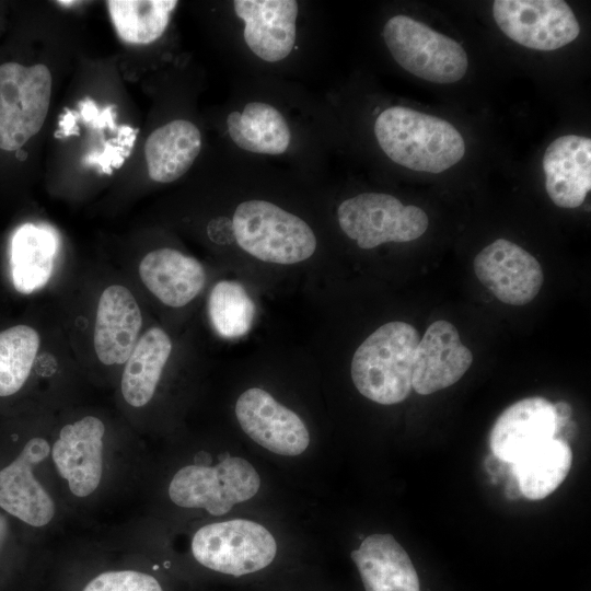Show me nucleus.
I'll list each match as a JSON object with an SVG mask.
<instances>
[{
  "label": "nucleus",
  "mask_w": 591,
  "mask_h": 591,
  "mask_svg": "<svg viewBox=\"0 0 591 591\" xmlns=\"http://www.w3.org/2000/svg\"><path fill=\"white\" fill-rule=\"evenodd\" d=\"M225 126L231 141L250 153L282 155L293 142L288 118L279 107L267 101H250L230 112Z\"/></svg>",
  "instance_id": "nucleus-20"
},
{
  "label": "nucleus",
  "mask_w": 591,
  "mask_h": 591,
  "mask_svg": "<svg viewBox=\"0 0 591 591\" xmlns=\"http://www.w3.org/2000/svg\"><path fill=\"white\" fill-rule=\"evenodd\" d=\"M231 227L237 245L263 262L297 264L316 250V236L311 227L268 200L250 199L239 204Z\"/></svg>",
  "instance_id": "nucleus-3"
},
{
  "label": "nucleus",
  "mask_w": 591,
  "mask_h": 591,
  "mask_svg": "<svg viewBox=\"0 0 591 591\" xmlns=\"http://www.w3.org/2000/svg\"><path fill=\"white\" fill-rule=\"evenodd\" d=\"M138 274L146 288L172 308L192 302L206 283L205 268L196 258L167 247L146 254Z\"/></svg>",
  "instance_id": "nucleus-19"
},
{
  "label": "nucleus",
  "mask_w": 591,
  "mask_h": 591,
  "mask_svg": "<svg viewBox=\"0 0 591 591\" xmlns=\"http://www.w3.org/2000/svg\"><path fill=\"white\" fill-rule=\"evenodd\" d=\"M259 486V475L248 461L227 456L213 466L189 464L179 468L170 482L169 497L178 507L223 515L234 505L253 498Z\"/></svg>",
  "instance_id": "nucleus-5"
},
{
  "label": "nucleus",
  "mask_w": 591,
  "mask_h": 591,
  "mask_svg": "<svg viewBox=\"0 0 591 591\" xmlns=\"http://www.w3.org/2000/svg\"><path fill=\"white\" fill-rule=\"evenodd\" d=\"M255 305L245 288L234 280H221L210 291L208 315L223 338L244 336L252 327Z\"/></svg>",
  "instance_id": "nucleus-28"
},
{
  "label": "nucleus",
  "mask_w": 591,
  "mask_h": 591,
  "mask_svg": "<svg viewBox=\"0 0 591 591\" xmlns=\"http://www.w3.org/2000/svg\"><path fill=\"white\" fill-rule=\"evenodd\" d=\"M351 558L366 591H420L408 554L391 534L369 535Z\"/></svg>",
  "instance_id": "nucleus-21"
},
{
  "label": "nucleus",
  "mask_w": 591,
  "mask_h": 591,
  "mask_svg": "<svg viewBox=\"0 0 591 591\" xmlns=\"http://www.w3.org/2000/svg\"><path fill=\"white\" fill-rule=\"evenodd\" d=\"M50 444L44 437H32L0 470V508L33 528L48 525L56 515V502L34 472L49 457Z\"/></svg>",
  "instance_id": "nucleus-11"
},
{
  "label": "nucleus",
  "mask_w": 591,
  "mask_h": 591,
  "mask_svg": "<svg viewBox=\"0 0 591 591\" xmlns=\"http://www.w3.org/2000/svg\"><path fill=\"white\" fill-rule=\"evenodd\" d=\"M201 150L199 128L187 119H174L157 128L147 139L144 157L151 179L171 183L182 177Z\"/></svg>",
  "instance_id": "nucleus-22"
},
{
  "label": "nucleus",
  "mask_w": 591,
  "mask_h": 591,
  "mask_svg": "<svg viewBox=\"0 0 591 591\" xmlns=\"http://www.w3.org/2000/svg\"><path fill=\"white\" fill-rule=\"evenodd\" d=\"M473 267L478 280L506 304L525 305L538 294L544 281L537 259L505 239L484 247Z\"/></svg>",
  "instance_id": "nucleus-12"
},
{
  "label": "nucleus",
  "mask_w": 591,
  "mask_h": 591,
  "mask_svg": "<svg viewBox=\"0 0 591 591\" xmlns=\"http://www.w3.org/2000/svg\"><path fill=\"white\" fill-rule=\"evenodd\" d=\"M419 339L418 331L402 321L389 322L368 336L351 360V379L359 393L382 405L406 399Z\"/></svg>",
  "instance_id": "nucleus-2"
},
{
  "label": "nucleus",
  "mask_w": 591,
  "mask_h": 591,
  "mask_svg": "<svg viewBox=\"0 0 591 591\" xmlns=\"http://www.w3.org/2000/svg\"><path fill=\"white\" fill-rule=\"evenodd\" d=\"M493 15L510 39L530 49L555 50L580 33L573 11L563 0H496Z\"/></svg>",
  "instance_id": "nucleus-9"
},
{
  "label": "nucleus",
  "mask_w": 591,
  "mask_h": 591,
  "mask_svg": "<svg viewBox=\"0 0 591 591\" xmlns=\"http://www.w3.org/2000/svg\"><path fill=\"white\" fill-rule=\"evenodd\" d=\"M374 135L391 161L413 171L441 173L465 153L464 139L452 124L404 106L383 109Z\"/></svg>",
  "instance_id": "nucleus-1"
},
{
  "label": "nucleus",
  "mask_w": 591,
  "mask_h": 591,
  "mask_svg": "<svg viewBox=\"0 0 591 591\" xmlns=\"http://www.w3.org/2000/svg\"><path fill=\"white\" fill-rule=\"evenodd\" d=\"M8 533V524L5 518L0 513V549L4 543Z\"/></svg>",
  "instance_id": "nucleus-30"
},
{
  "label": "nucleus",
  "mask_w": 591,
  "mask_h": 591,
  "mask_svg": "<svg viewBox=\"0 0 591 591\" xmlns=\"http://www.w3.org/2000/svg\"><path fill=\"white\" fill-rule=\"evenodd\" d=\"M105 434L103 420L86 415L62 426L50 444L51 463L76 498L91 497L102 484Z\"/></svg>",
  "instance_id": "nucleus-10"
},
{
  "label": "nucleus",
  "mask_w": 591,
  "mask_h": 591,
  "mask_svg": "<svg viewBox=\"0 0 591 591\" xmlns=\"http://www.w3.org/2000/svg\"><path fill=\"white\" fill-rule=\"evenodd\" d=\"M561 428L552 402L541 396L526 397L499 415L490 431V450L498 460L512 464L555 438Z\"/></svg>",
  "instance_id": "nucleus-15"
},
{
  "label": "nucleus",
  "mask_w": 591,
  "mask_h": 591,
  "mask_svg": "<svg viewBox=\"0 0 591 591\" xmlns=\"http://www.w3.org/2000/svg\"><path fill=\"white\" fill-rule=\"evenodd\" d=\"M235 415L243 431L270 452L296 456L309 447L310 434L302 419L262 389L243 392Z\"/></svg>",
  "instance_id": "nucleus-13"
},
{
  "label": "nucleus",
  "mask_w": 591,
  "mask_h": 591,
  "mask_svg": "<svg viewBox=\"0 0 591 591\" xmlns=\"http://www.w3.org/2000/svg\"><path fill=\"white\" fill-rule=\"evenodd\" d=\"M232 10L242 22L243 42L266 63H278L293 51L299 3L294 0H235Z\"/></svg>",
  "instance_id": "nucleus-14"
},
{
  "label": "nucleus",
  "mask_w": 591,
  "mask_h": 591,
  "mask_svg": "<svg viewBox=\"0 0 591 591\" xmlns=\"http://www.w3.org/2000/svg\"><path fill=\"white\" fill-rule=\"evenodd\" d=\"M51 93L47 66H0V149L15 151L36 135L46 119Z\"/></svg>",
  "instance_id": "nucleus-8"
},
{
  "label": "nucleus",
  "mask_w": 591,
  "mask_h": 591,
  "mask_svg": "<svg viewBox=\"0 0 591 591\" xmlns=\"http://www.w3.org/2000/svg\"><path fill=\"white\" fill-rule=\"evenodd\" d=\"M571 461L569 444L559 438L530 450L511 464L520 494L529 500L547 497L564 482Z\"/></svg>",
  "instance_id": "nucleus-25"
},
{
  "label": "nucleus",
  "mask_w": 591,
  "mask_h": 591,
  "mask_svg": "<svg viewBox=\"0 0 591 591\" xmlns=\"http://www.w3.org/2000/svg\"><path fill=\"white\" fill-rule=\"evenodd\" d=\"M77 591H164L160 580L138 567H112L89 573Z\"/></svg>",
  "instance_id": "nucleus-29"
},
{
  "label": "nucleus",
  "mask_w": 591,
  "mask_h": 591,
  "mask_svg": "<svg viewBox=\"0 0 591 591\" xmlns=\"http://www.w3.org/2000/svg\"><path fill=\"white\" fill-rule=\"evenodd\" d=\"M192 553L201 566L240 577L267 567L277 543L262 524L234 519L201 526L193 536Z\"/></svg>",
  "instance_id": "nucleus-6"
},
{
  "label": "nucleus",
  "mask_w": 591,
  "mask_h": 591,
  "mask_svg": "<svg viewBox=\"0 0 591 591\" xmlns=\"http://www.w3.org/2000/svg\"><path fill=\"white\" fill-rule=\"evenodd\" d=\"M58 240L48 227L26 223L11 241V277L14 288L31 293L45 286L54 268Z\"/></svg>",
  "instance_id": "nucleus-24"
},
{
  "label": "nucleus",
  "mask_w": 591,
  "mask_h": 591,
  "mask_svg": "<svg viewBox=\"0 0 591 591\" xmlns=\"http://www.w3.org/2000/svg\"><path fill=\"white\" fill-rule=\"evenodd\" d=\"M545 188L561 208L582 205L591 189V139L578 135L556 138L543 155Z\"/></svg>",
  "instance_id": "nucleus-18"
},
{
  "label": "nucleus",
  "mask_w": 591,
  "mask_h": 591,
  "mask_svg": "<svg viewBox=\"0 0 591 591\" xmlns=\"http://www.w3.org/2000/svg\"><path fill=\"white\" fill-rule=\"evenodd\" d=\"M177 3L174 0L106 1L117 35L129 44H149L161 37Z\"/></svg>",
  "instance_id": "nucleus-27"
},
{
  "label": "nucleus",
  "mask_w": 591,
  "mask_h": 591,
  "mask_svg": "<svg viewBox=\"0 0 591 591\" xmlns=\"http://www.w3.org/2000/svg\"><path fill=\"white\" fill-rule=\"evenodd\" d=\"M473 362L472 351L461 343L448 321L429 325L415 350L412 389L428 395L456 383Z\"/></svg>",
  "instance_id": "nucleus-16"
},
{
  "label": "nucleus",
  "mask_w": 591,
  "mask_h": 591,
  "mask_svg": "<svg viewBox=\"0 0 591 591\" xmlns=\"http://www.w3.org/2000/svg\"><path fill=\"white\" fill-rule=\"evenodd\" d=\"M171 351V338L160 327H151L138 338L120 379V393L128 406L142 408L151 402Z\"/></svg>",
  "instance_id": "nucleus-23"
},
{
  "label": "nucleus",
  "mask_w": 591,
  "mask_h": 591,
  "mask_svg": "<svg viewBox=\"0 0 591 591\" xmlns=\"http://www.w3.org/2000/svg\"><path fill=\"white\" fill-rule=\"evenodd\" d=\"M40 348L38 331L27 323L0 328V399L18 395L27 384Z\"/></svg>",
  "instance_id": "nucleus-26"
},
{
  "label": "nucleus",
  "mask_w": 591,
  "mask_h": 591,
  "mask_svg": "<svg viewBox=\"0 0 591 591\" xmlns=\"http://www.w3.org/2000/svg\"><path fill=\"white\" fill-rule=\"evenodd\" d=\"M142 327V313L132 292L123 285L106 287L99 299L93 345L105 366H121L131 354Z\"/></svg>",
  "instance_id": "nucleus-17"
},
{
  "label": "nucleus",
  "mask_w": 591,
  "mask_h": 591,
  "mask_svg": "<svg viewBox=\"0 0 591 591\" xmlns=\"http://www.w3.org/2000/svg\"><path fill=\"white\" fill-rule=\"evenodd\" d=\"M337 220L343 232L363 250L387 242L414 241L429 225L421 208L405 206L383 193H362L345 199L337 208Z\"/></svg>",
  "instance_id": "nucleus-7"
},
{
  "label": "nucleus",
  "mask_w": 591,
  "mask_h": 591,
  "mask_svg": "<svg viewBox=\"0 0 591 591\" xmlns=\"http://www.w3.org/2000/svg\"><path fill=\"white\" fill-rule=\"evenodd\" d=\"M383 39L394 60L422 80L454 83L467 71L468 59L461 44L408 15L389 19Z\"/></svg>",
  "instance_id": "nucleus-4"
}]
</instances>
